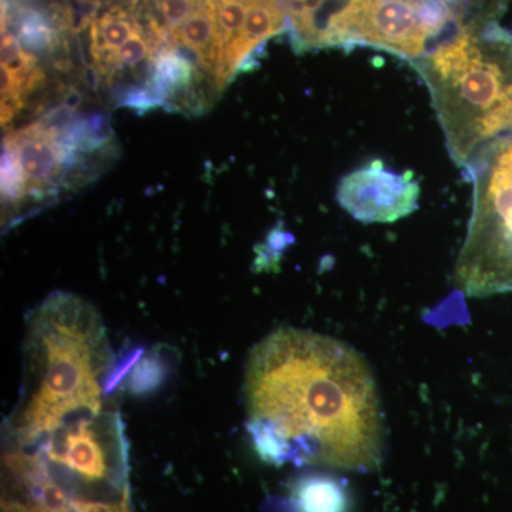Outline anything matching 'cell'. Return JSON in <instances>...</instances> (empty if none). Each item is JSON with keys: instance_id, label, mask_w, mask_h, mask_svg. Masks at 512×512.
<instances>
[{"instance_id": "1", "label": "cell", "mask_w": 512, "mask_h": 512, "mask_svg": "<svg viewBox=\"0 0 512 512\" xmlns=\"http://www.w3.org/2000/svg\"><path fill=\"white\" fill-rule=\"evenodd\" d=\"M244 392L247 430L266 463L355 473L382 466L375 379L345 343L308 330H275L249 353Z\"/></svg>"}, {"instance_id": "2", "label": "cell", "mask_w": 512, "mask_h": 512, "mask_svg": "<svg viewBox=\"0 0 512 512\" xmlns=\"http://www.w3.org/2000/svg\"><path fill=\"white\" fill-rule=\"evenodd\" d=\"M25 356L26 393L10 421L23 446L101 413L110 348L92 305L67 293L47 298L30 316Z\"/></svg>"}, {"instance_id": "3", "label": "cell", "mask_w": 512, "mask_h": 512, "mask_svg": "<svg viewBox=\"0 0 512 512\" xmlns=\"http://www.w3.org/2000/svg\"><path fill=\"white\" fill-rule=\"evenodd\" d=\"M111 133L100 116L57 109L3 140L2 195L9 205L52 200L84 185L109 163Z\"/></svg>"}, {"instance_id": "4", "label": "cell", "mask_w": 512, "mask_h": 512, "mask_svg": "<svg viewBox=\"0 0 512 512\" xmlns=\"http://www.w3.org/2000/svg\"><path fill=\"white\" fill-rule=\"evenodd\" d=\"M340 207L363 224L402 220L419 207L420 184L412 171L397 174L370 161L340 180Z\"/></svg>"}, {"instance_id": "5", "label": "cell", "mask_w": 512, "mask_h": 512, "mask_svg": "<svg viewBox=\"0 0 512 512\" xmlns=\"http://www.w3.org/2000/svg\"><path fill=\"white\" fill-rule=\"evenodd\" d=\"M119 429V423L109 414L82 417L47 437L46 457L89 483L106 480L113 454L111 444L120 443V437L111 440L109 436Z\"/></svg>"}, {"instance_id": "6", "label": "cell", "mask_w": 512, "mask_h": 512, "mask_svg": "<svg viewBox=\"0 0 512 512\" xmlns=\"http://www.w3.org/2000/svg\"><path fill=\"white\" fill-rule=\"evenodd\" d=\"M355 0H281L296 52L332 49Z\"/></svg>"}, {"instance_id": "7", "label": "cell", "mask_w": 512, "mask_h": 512, "mask_svg": "<svg viewBox=\"0 0 512 512\" xmlns=\"http://www.w3.org/2000/svg\"><path fill=\"white\" fill-rule=\"evenodd\" d=\"M46 84L37 56L23 49L19 37L2 25V124L9 126Z\"/></svg>"}, {"instance_id": "8", "label": "cell", "mask_w": 512, "mask_h": 512, "mask_svg": "<svg viewBox=\"0 0 512 512\" xmlns=\"http://www.w3.org/2000/svg\"><path fill=\"white\" fill-rule=\"evenodd\" d=\"M261 0H215L222 45L220 89H225L235 76L255 66L256 59L245 43V26L251 10Z\"/></svg>"}, {"instance_id": "9", "label": "cell", "mask_w": 512, "mask_h": 512, "mask_svg": "<svg viewBox=\"0 0 512 512\" xmlns=\"http://www.w3.org/2000/svg\"><path fill=\"white\" fill-rule=\"evenodd\" d=\"M296 512H348L349 497L338 480L322 474L302 477L293 487Z\"/></svg>"}, {"instance_id": "10", "label": "cell", "mask_w": 512, "mask_h": 512, "mask_svg": "<svg viewBox=\"0 0 512 512\" xmlns=\"http://www.w3.org/2000/svg\"><path fill=\"white\" fill-rule=\"evenodd\" d=\"M16 36L19 37L23 49L32 55L52 49L53 29L49 20L35 9H23L16 23Z\"/></svg>"}, {"instance_id": "11", "label": "cell", "mask_w": 512, "mask_h": 512, "mask_svg": "<svg viewBox=\"0 0 512 512\" xmlns=\"http://www.w3.org/2000/svg\"><path fill=\"white\" fill-rule=\"evenodd\" d=\"M74 512H133L128 500V491L124 493L119 503L106 504L99 501L74 500L72 501Z\"/></svg>"}, {"instance_id": "12", "label": "cell", "mask_w": 512, "mask_h": 512, "mask_svg": "<svg viewBox=\"0 0 512 512\" xmlns=\"http://www.w3.org/2000/svg\"><path fill=\"white\" fill-rule=\"evenodd\" d=\"M501 136H503V146L507 163L510 165L512 175V104L505 113L503 123L500 126Z\"/></svg>"}, {"instance_id": "13", "label": "cell", "mask_w": 512, "mask_h": 512, "mask_svg": "<svg viewBox=\"0 0 512 512\" xmlns=\"http://www.w3.org/2000/svg\"><path fill=\"white\" fill-rule=\"evenodd\" d=\"M3 512H50L39 503H16V501H6L3 504Z\"/></svg>"}]
</instances>
